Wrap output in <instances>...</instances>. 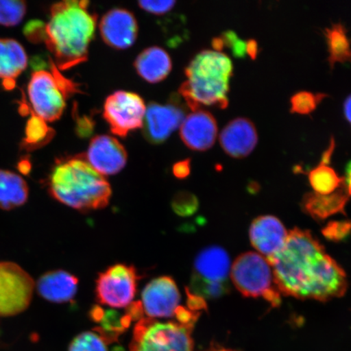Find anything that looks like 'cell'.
<instances>
[{
  "instance_id": "6da1fadb",
  "label": "cell",
  "mask_w": 351,
  "mask_h": 351,
  "mask_svg": "<svg viewBox=\"0 0 351 351\" xmlns=\"http://www.w3.org/2000/svg\"><path fill=\"white\" fill-rule=\"evenodd\" d=\"M267 261L280 295L326 302L348 289L344 270L309 231H289L283 248Z\"/></svg>"
},
{
  "instance_id": "7a4b0ae2",
  "label": "cell",
  "mask_w": 351,
  "mask_h": 351,
  "mask_svg": "<svg viewBox=\"0 0 351 351\" xmlns=\"http://www.w3.org/2000/svg\"><path fill=\"white\" fill-rule=\"evenodd\" d=\"M89 4L71 0L56 3L51 8L44 42L58 69H71L88 59L97 24V16L88 10Z\"/></svg>"
},
{
  "instance_id": "3957f363",
  "label": "cell",
  "mask_w": 351,
  "mask_h": 351,
  "mask_svg": "<svg viewBox=\"0 0 351 351\" xmlns=\"http://www.w3.org/2000/svg\"><path fill=\"white\" fill-rule=\"evenodd\" d=\"M47 187L54 199L82 213L106 208L112 196L107 179L92 168L85 156L56 163Z\"/></svg>"
},
{
  "instance_id": "277c9868",
  "label": "cell",
  "mask_w": 351,
  "mask_h": 351,
  "mask_svg": "<svg viewBox=\"0 0 351 351\" xmlns=\"http://www.w3.org/2000/svg\"><path fill=\"white\" fill-rule=\"evenodd\" d=\"M232 74V61L226 54L201 51L187 66V80L180 87L179 93L194 112L202 106L226 108Z\"/></svg>"
},
{
  "instance_id": "5b68a950",
  "label": "cell",
  "mask_w": 351,
  "mask_h": 351,
  "mask_svg": "<svg viewBox=\"0 0 351 351\" xmlns=\"http://www.w3.org/2000/svg\"><path fill=\"white\" fill-rule=\"evenodd\" d=\"M51 72L32 73L28 85V95L35 115L45 121L60 119L66 107V99L78 91L77 85L61 75L51 63Z\"/></svg>"
},
{
  "instance_id": "8992f818",
  "label": "cell",
  "mask_w": 351,
  "mask_h": 351,
  "mask_svg": "<svg viewBox=\"0 0 351 351\" xmlns=\"http://www.w3.org/2000/svg\"><path fill=\"white\" fill-rule=\"evenodd\" d=\"M230 278L234 287L245 297H263L278 306L280 293L274 283L269 261L256 252L241 254L231 267Z\"/></svg>"
},
{
  "instance_id": "52a82bcc",
  "label": "cell",
  "mask_w": 351,
  "mask_h": 351,
  "mask_svg": "<svg viewBox=\"0 0 351 351\" xmlns=\"http://www.w3.org/2000/svg\"><path fill=\"white\" fill-rule=\"evenodd\" d=\"M192 329L178 322L142 318L134 328L130 351H194Z\"/></svg>"
},
{
  "instance_id": "ba28073f",
  "label": "cell",
  "mask_w": 351,
  "mask_h": 351,
  "mask_svg": "<svg viewBox=\"0 0 351 351\" xmlns=\"http://www.w3.org/2000/svg\"><path fill=\"white\" fill-rule=\"evenodd\" d=\"M34 287L33 278L21 266L0 262V317H13L27 309Z\"/></svg>"
},
{
  "instance_id": "9c48e42d",
  "label": "cell",
  "mask_w": 351,
  "mask_h": 351,
  "mask_svg": "<svg viewBox=\"0 0 351 351\" xmlns=\"http://www.w3.org/2000/svg\"><path fill=\"white\" fill-rule=\"evenodd\" d=\"M138 280L134 266L118 263L109 267L96 280V300L114 308L129 306L137 293Z\"/></svg>"
},
{
  "instance_id": "30bf717a",
  "label": "cell",
  "mask_w": 351,
  "mask_h": 351,
  "mask_svg": "<svg viewBox=\"0 0 351 351\" xmlns=\"http://www.w3.org/2000/svg\"><path fill=\"white\" fill-rule=\"evenodd\" d=\"M146 110L141 96L119 90L105 101L104 117L113 134L125 138L130 132L142 128Z\"/></svg>"
},
{
  "instance_id": "8fae6325",
  "label": "cell",
  "mask_w": 351,
  "mask_h": 351,
  "mask_svg": "<svg viewBox=\"0 0 351 351\" xmlns=\"http://www.w3.org/2000/svg\"><path fill=\"white\" fill-rule=\"evenodd\" d=\"M181 295L174 280L160 276L149 282L142 293L143 313L149 319L172 318L180 306Z\"/></svg>"
},
{
  "instance_id": "7c38bea8",
  "label": "cell",
  "mask_w": 351,
  "mask_h": 351,
  "mask_svg": "<svg viewBox=\"0 0 351 351\" xmlns=\"http://www.w3.org/2000/svg\"><path fill=\"white\" fill-rule=\"evenodd\" d=\"M185 112L177 104L152 103L147 108L143 121V134L149 143L160 144L166 141L181 126Z\"/></svg>"
},
{
  "instance_id": "4fadbf2b",
  "label": "cell",
  "mask_w": 351,
  "mask_h": 351,
  "mask_svg": "<svg viewBox=\"0 0 351 351\" xmlns=\"http://www.w3.org/2000/svg\"><path fill=\"white\" fill-rule=\"evenodd\" d=\"M85 158L96 172L102 176H112L125 168L128 155L117 138L99 135L91 140Z\"/></svg>"
},
{
  "instance_id": "5bb4252c",
  "label": "cell",
  "mask_w": 351,
  "mask_h": 351,
  "mask_svg": "<svg viewBox=\"0 0 351 351\" xmlns=\"http://www.w3.org/2000/svg\"><path fill=\"white\" fill-rule=\"evenodd\" d=\"M99 30L107 45L125 50L133 46L137 39L138 26L133 13L122 8H114L103 16Z\"/></svg>"
},
{
  "instance_id": "9a60e30c",
  "label": "cell",
  "mask_w": 351,
  "mask_h": 351,
  "mask_svg": "<svg viewBox=\"0 0 351 351\" xmlns=\"http://www.w3.org/2000/svg\"><path fill=\"white\" fill-rule=\"evenodd\" d=\"M249 234L254 249L269 261L283 248L289 232L279 219L273 216H262L252 222Z\"/></svg>"
},
{
  "instance_id": "2e32d148",
  "label": "cell",
  "mask_w": 351,
  "mask_h": 351,
  "mask_svg": "<svg viewBox=\"0 0 351 351\" xmlns=\"http://www.w3.org/2000/svg\"><path fill=\"white\" fill-rule=\"evenodd\" d=\"M217 131V123L212 114L197 110L184 119L180 135L183 143L191 150L204 152L213 146Z\"/></svg>"
},
{
  "instance_id": "e0dca14e",
  "label": "cell",
  "mask_w": 351,
  "mask_h": 351,
  "mask_svg": "<svg viewBox=\"0 0 351 351\" xmlns=\"http://www.w3.org/2000/svg\"><path fill=\"white\" fill-rule=\"evenodd\" d=\"M231 263L221 247L205 248L195 258L191 282L205 284L229 283Z\"/></svg>"
},
{
  "instance_id": "ac0fdd59",
  "label": "cell",
  "mask_w": 351,
  "mask_h": 351,
  "mask_svg": "<svg viewBox=\"0 0 351 351\" xmlns=\"http://www.w3.org/2000/svg\"><path fill=\"white\" fill-rule=\"evenodd\" d=\"M223 150L234 158H244L251 154L258 143L256 126L247 118L231 121L219 135Z\"/></svg>"
},
{
  "instance_id": "d6986e66",
  "label": "cell",
  "mask_w": 351,
  "mask_h": 351,
  "mask_svg": "<svg viewBox=\"0 0 351 351\" xmlns=\"http://www.w3.org/2000/svg\"><path fill=\"white\" fill-rule=\"evenodd\" d=\"M77 287V278L64 270L48 271L38 279L36 285L39 295L44 300L55 304L72 301Z\"/></svg>"
},
{
  "instance_id": "ffe728a7",
  "label": "cell",
  "mask_w": 351,
  "mask_h": 351,
  "mask_svg": "<svg viewBox=\"0 0 351 351\" xmlns=\"http://www.w3.org/2000/svg\"><path fill=\"white\" fill-rule=\"evenodd\" d=\"M24 47L15 39L0 38V79L6 90L15 86V80L27 67Z\"/></svg>"
},
{
  "instance_id": "44dd1931",
  "label": "cell",
  "mask_w": 351,
  "mask_h": 351,
  "mask_svg": "<svg viewBox=\"0 0 351 351\" xmlns=\"http://www.w3.org/2000/svg\"><path fill=\"white\" fill-rule=\"evenodd\" d=\"M172 65L168 52L159 47L147 48L138 56L134 62L138 75L152 84L168 77Z\"/></svg>"
},
{
  "instance_id": "7402d4cb",
  "label": "cell",
  "mask_w": 351,
  "mask_h": 351,
  "mask_svg": "<svg viewBox=\"0 0 351 351\" xmlns=\"http://www.w3.org/2000/svg\"><path fill=\"white\" fill-rule=\"evenodd\" d=\"M350 189L345 184L330 195H322L315 192L309 193L302 200V208L307 214L319 221H323L339 213H344L346 204L350 195Z\"/></svg>"
},
{
  "instance_id": "603a6c76",
  "label": "cell",
  "mask_w": 351,
  "mask_h": 351,
  "mask_svg": "<svg viewBox=\"0 0 351 351\" xmlns=\"http://www.w3.org/2000/svg\"><path fill=\"white\" fill-rule=\"evenodd\" d=\"M27 183L19 174L0 169V209L10 210L28 200Z\"/></svg>"
},
{
  "instance_id": "cb8c5ba5",
  "label": "cell",
  "mask_w": 351,
  "mask_h": 351,
  "mask_svg": "<svg viewBox=\"0 0 351 351\" xmlns=\"http://www.w3.org/2000/svg\"><path fill=\"white\" fill-rule=\"evenodd\" d=\"M326 36L328 49V61L331 68L335 63H345L350 60V42L346 29L341 23L332 25L326 29Z\"/></svg>"
},
{
  "instance_id": "d4e9b609",
  "label": "cell",
  "mask_w": 351,
  "mask_h": 351,
  "mask_svg": "<svg viewBox=\"0 0 351 351\" xmlns=\"http://www.w3.org/2000/svg\"><path fill=\"white\" fill-rule=\"evenodd\" d=\"M308 178L314 192L322 195L332 194L345 184L346 185L345 178H340L335 169L322 163L310 171Z\"/></svg>"
},
{
  "instance_id": "484cf974",
  "label": "cell",
  "mask_w": 351,
  "mask_h": 351,
  "mask_svg": "<svg viewBox=\"0 0 351 351\" xmlns=\"http://www.w3.org/2000/svg\"><path fill=\"white\" fill-rule=\"evenodd\" d=\"M54 134V130L50 128L45 121L32 112V117L26 124L25 138L22 145L29 150L41 147L51 141Z\"/></svg>"
},
{
  "instance_id": "4316f807",
  "label": "cell",
  "mask_w": 351,
  "mask_h": 351,
  "mask_svg": "<svg viewBox=\"0 0 351 351\" xmlns=\"http://www.w3.org/2000/svg\"><path fill=\"white\" fill-rule=\"evenodd\" d=\"M26 3L15 0H0V25L11 27L23 20L26 13Z\"/></svg>"
},
{
  "instance_id": "83f0119b",
  "label": "cell",
  "mask_w": 351,
  "mask_h": 351,
  "mask_svg": "<svg viewBox=\"0 0 351 351\" xmlns=\"http://www.w3.org/2000/svg\"><path fill=\"white\" fill-rule=\"evenodd\" d=\"M69 351H108L107 341L99 333L84 332L74 337Z\"/></svg>"
},
{
  "instance_id": "f1b7e54d",
  "label": "cell",
  "mask_w": 351,
  "mask_h": 351,
  "mask_svg": "<svg viewBox=\"0 0 351 351\" xmlns=\"http://www.w3.org/2000/svg\"><path fill=\"white\" fill-rule=\"evenodd\" d=\"M326 96V94L315 95L308 91L298 92L291 99V111L293 113L302 114V115L310 114L317 108V105Z\"/></svg>"
},
{
  "instance_id": "f546056e",
  "label": "cell",
  "mask_w": 351,
  "mask_h": 351,
  "mask_svg": "<svg viewBox=\"0 0 351 351\" xmlns=\"http://www.w3.org/2000/svg\"><path fill=\"white\" fill-rule=\"evenodd\" d=\"M197 197L188 192H180L174 197L173 208L180 216H191L197 208Z\"/></svg>"
},
{
  "instance_id": "4dcf8cb0",
  "label": "cell",
  "mask_w": 351,
  "mask_h": 351,
  "mask_svg": "<svg viewBox=\"0 0 351 351\" xmlns=\"http://www.w3.org/2000/svg\"><path fill=\"white\" fill-rule=\"evenodd\" d=\"M350 230V221H332L324 228L322 234L328 240L339 241L349 235Z\"/></svg>"
},
{
  "instance_id": "1f68e13d",
  "label": "cell",
  "mask_w": 351,
  "mask_h": 351,
  "mask_svg": "<svg viewBox=\"0 0 351 351\" xmlns=\"http://www.w3.org/2000/svg\"><path fill=\"white\" fill-rule=\"evenodd\" d=\"M176 4L173 0H167V1H139L138 5L144 11L152 13L156 15H163L165 13L169 12Z\"/></svg>"
},
{
  "instance_id": "d6a6232c",
  "label": "cell",
  "mask_w": 351,
  "mask_h": 351,
  "mask_svg": "<svg viewBox=\"0 0 351 351\" xmlns=\"http://www.w3.org/2000/svg\"><path fill=\"white\" fill-rule=\"evenodd\" d=\"M25 36L32 42L44 41L45 25L41 21H32L25 29Z\"/></svg>"
},
{
  "instance_id": "836d02e7",
  "label": "cell",
  "mask_w": 351,
  "mask_h": 351,
  "mask_svg": "<svg viewBox=\"0 0 351 351\" xmlns=\"http://www.w3.org/2000/svg\"><path fill=\"white\" fill-rule=\"evenodd\" d=\"M173 174L176 178L184 179L188 177L191 173V160L178 162L173 165Z\"/></svg>"
},
{
  "instance_id": "e575fe53",
  "label": "cell",
  "mask_w": 351,
  "mask_h": 351,
  "mask_svg": "<svg viewBox=\"0 0 351 351\" xmlns=\"http://www.w3.org/2000/svg\"><path fill=\"white\" fill-rule=\"evenodd\" d=\"M187 291L188 297V307L189 309L197 313V310H202L206 308V304L203 298L193 295L191 292Z\"/></svg>"
},
{
  "instance_id": "d590c367",
  "label": "cell",
  "mask_w": 351,
  "mask_h": 351,
  "mask_svg": "<svg viewBox=\"0 0 351 351\" xmlns=\"http://www.w3.org/2000/svg\"><path fill=\"white\" fill-rule=\"evenodd\" d=\"M232 54L237 58H244L247 54V42L239 38L231 47Z\"/></svg>"
},
{
  "instance_id": "8d00e7d4",
  "label": "cell",
  "mask_w": 351,
  "mask_h": 351,
  "mask_svg": "<svg viewBox=\"0 0 351 351\" xmlns=\"http://www.w3.org/2000/svg\"><path fill=\"white\" fill-rule=\"evenodd\" d=\"M258 51V43L254 39H250L247 42V53L252 60H256Z\"/></svg>"
},
{
  "instance_id": "74e56055",
  "label": "cell",
  "mask_w": 351,
  "mask_h": 351,
  "mask_svg": "<svg viewBox=\"0 0 351 351\" xmlns=\"http://www.w3.org/2000/svg\"><path fill=\"white\" fill-rule=\"evenodd\" d=\"M212 43L214 49L218 52H221V51L223 49V47H225V45H223V43L221 37H217L213 38Z\"/></svg>"
},
{
  "instance_id": "f35d334b",
  "label": "cell",
  "mask_w": 351,
  "mask_h": 351,
  "mask_svg": "<svg viewBox=\"0 0 351 351\" xmlns=\"http://www.w3.org/2000/svg\"><path fill=\"white\" fill-rule=\"evenodd\" d=\"M350 96H348V98L346 99L344 103V113L346 120L350 122Z\"/></svg>"
},
{
  "instance_id": "ab89813d",
  "label": "cell",
  "mask_w": 351,
  "mask_h": 351,
  "mask_svg": "<svg viewBox=\"0 0 351 351\" xmlns=\"http://www.w3.org/2000/svg\"><path fill=\"white\" fill-rule=\"evenodd\" d=\"M217 351H232V350H217Z\"/></svg>"
}]
</instances>
